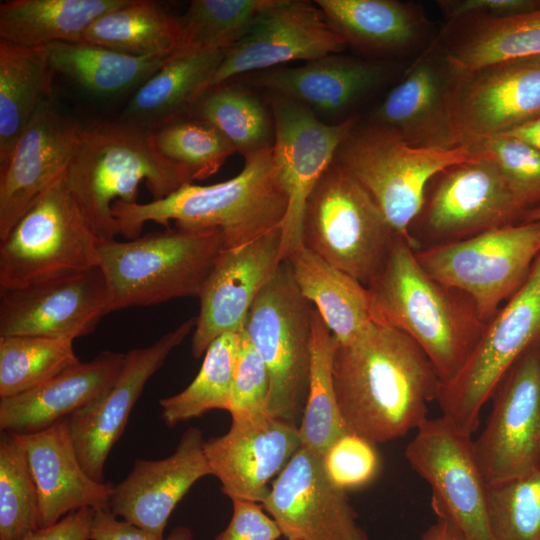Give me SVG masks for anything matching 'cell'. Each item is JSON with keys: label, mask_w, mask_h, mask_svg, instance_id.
<instances>
[{"label": "cell", "mask_w": 540, "mask_h": 540, "mask_svg": "<svg viewBox=\"0 0 540 540\" xmlns=\"http://www.w3.org/2000/svg\"><path fill=\"white\" fill-rule=\"evenodd\" d=\"M332 378L350 432L372 444L416 430L437 400L440 379L423 350L401 330L374 322L357 340L337 342Z\"/></svg>", "instance_id": "6da1fadb"}, {"label": "cell", "mask_w": 540, "mask_h": 540, "mask_svg": "<svg viewBox=\"0 0 540 540\" xmlns=\"http://www.w3.org/2000/svg\"><path fill=\"white\" fill-rule=\"evenodd\" d=\"M288 198L273 159V147L244 157L238 175L212 185L186 183L165 198L148 203L116 201L118 235L140 236L146 222L178 228L218 229L224 249L246 245L282 226Z\"/></svg>", "instance_id": "7a4b0ae2"}, {"label": "cell", "mask_w": 540, "mask_h": 540, "mask_svg": "<svg viewBox=\"0 0 540 540\" xmlns=\"http://www.w3.org/2000/svg\"><path fill=\"white\" fill-rule=\"evenodd\" d=\"M64 180L100 241L118 235L112 206L136 203L142 182L158 200L193 181L158 151L153 131L120 119L78 125Z\"/></svg>", "instance_id": "3957f363"}, {"label": "cell", "mask_w": 540, "mask_h": 540, "mask_svg": "<svg viewBox=\"0 0 540 540\" xmlns=\"http://www.w3.org/2000/svg\"><path fill=\"white\" fill-rule=\"evenodd\" d=\"M415 251L397 236L382 272L367 288L375 322L412 338L443 383L462 368L485 323L471 298L429 275Z\"/></svg>", "instance_id": "277c9868"}, {"label": "cell", "mask_w": 540, "mask_h": 540, "mask_svg": "<svg viewBox=\"0 0 540 540\" xmlns=\"http://www.w3.org/2000/svg\"><path fill=\"white\" fill-rule=\"evenodd\" d=\"M100 263L111 311L199 297L224 250L218 229H167L119 241L101 240Z\"/></svg>", "instance_id": "5b68a950"}, {"label": "cell", "mask_w": 540, "mask_h": 540, "mask_svg": "<svg viewBox=\"0 0 540 540\" xmlns=\"http://www.w3.org/2000/svg\"><path fill=\"white\" fill-rule=\"evenodd\" d=\"M481 157L471 145L415 148L381 125L357 122L334 161L369 193L396 234L419 250L410 229L428 184L442 170Z\"/></svg>", "instance_id": "8992f818"}, {"label": "cell", "mask_w": 540, "mask_h": 540, "mask_svg": "<svg viewBox=\"0 0 540 540\" xmlns=\"http://www.w3.org/2000/svg\"><path fill=\"white\" fill-rule=\"evenodd\" d=\"M397 236L369 193L333 161L307 199L303 245L369 287Z\"/></svg>", "instance_id": "52a82bcc"}, {"label": "cell", "mask_w": 540, "mask_h": 540, "mask_svg": "<svg viewBox=\"0 0 540 540\" xmlns=\"http://www.w3.org/2000/svg\"><path fill=\"white\" fill-rule=\"evenodd\" d=\"M312 309L284 260L257 295L244 326L268 371L269 414L296 427L310 382Z\"/></svg>", "instance_id": "ba28073f"}, {"label": "cell", "mask_w": 540, "mask_h": 540, "mask_svg": "<svg viewBox=\"0 0 540 540\" xmlns=\"http://www.w3.org/2000/svg\"><path fill=\"white\" fill-rule=\"evenodd\" d=\"M99 242L63 174L0 240V289L24 287L99 266Z\"/></svg>", "instance_id": "9c48e42d"}, {"label": "cell", "mask_w": 540, "mask_h": 540, "mask_svg": "<svg viewBox=\"0 0 540 540\" xmlns=\"http://www.w3.org/2000/svg\"><path fill=\"white\" fill-rule=\"evenodd\" d=\"M540 254V221L520 222L415 251L425 271L474 302L487 323L526 281Z\"/></svg>", "instance_id": "30bf717a"}, {"label": "cell", "mask_w": 540, "mask_h": 540, "mask_svg": "<svg viewBox=\"0 0 540 540\" xmlns=\"http://www.w3.org/2000/svg\"><path fill=\"white\" fill-rule=\"evenodd\" d=\"M540 338V254L518 291L485 323L479 340L459 372L440 383L442 416L472 435L480 413L522 355Z\"/></svg>", "instance_id": "8fae6325"}, {"label": "cell", "mask_w": 540, "mask_h": 540, "mask_svg": "<svg viewBox=\"0 0 540 540\" xmlns=\"http://www.w3.org/2000/svg\"><path fill=\"white\" fill-rule=\"evenodd\" d=\"M413 470L432 490L437 518L449 520L464 540H494L489 485L479 466L472 435L444 416L427 418L405 449Z\"/></svg>", "instance_id": "7c38bea8"}, {"label": "cell", "mask_w": 540, "mask_h": 540, "mask_svg": "<svg viewBox=\"0 0 540 540\" xmlns=\"http://www.w3.org/2000/svg\"><path fill=\"white\" fill-rule=\"evenodd\" d=\"M525 212L496 164L481 157L450 166L430 181L411 228L417 225L430 246L520 223Z\"/></svg>", "instance_id": "4fadbf2b"}, {"label": "cell", "mask_w": 540, "mask_h": 540, "mask_svg": "<svg viewBox=\"0 0 540 540\" xmlns=\"http://www.w3.org/2000/svg\"><path fill=\"white\" fill-rule=\"evenodd\" d=\"M274 119L273 159L288 198L283 220L281 259L303 245L302 227L307 199L325 170L334 161L337 148L356 125L349 117L325 123L301 103L270 93Z\"/></svg>", "instance_id": "5bb4252c"}, {"label": "cell", "mask_w": 540, "mask_h": 540, "mask_svg": "<svg viewBox=\"0 0 540 540\" xmlns=\"http://www.w3.org/2000/svg\"><path fill=\"white\" fill-rule=\"evenodd\" d=\"M476 457L489 486L534 470L540 464V338L517 359L499 384Z\"/></svg>", "instance_id": "9a60e30c"}, {"label": "cell", "mask_w": 540, "mask_h": 540, "mask_svg": "<svg viewBox=\"0 0 540 540\" xmlns=\"http://www.w3.org/2000/svg\"><path fill=\"white\" fill-rule=\"evenodd\" d=\"M449 106L460 145L505 134L540 116V56L457 72Z\"/></svg>", "instance_id": "2e32d148"}, {"label": "cell", "mask_w": 540, "mask_h": 540, "mask_svg": "<svg viewBox=\"0 0 540 540\" xmlns=\"http://www.w3.org/2000/svg\"><path fill=\"white\" fill-rule=\"evenodd\" d=\"M346 47L315 2L271 0L245 36L226 51L197 98L235 76L295 60L313 61Z\"/></svg>", "instance_id": "e0dca14e"}, {"label": "cell", "mask_w": 540, "mask_h": 540, "mask_svg": "<svg viewBox=\"0 0 540 540\" xmlns=\"http://www.w3.org/2000/svg\"><path fill=\"white\" fill-rule=\"evenodd\" d=\"M111 312L100 266L19 288L0 289V336L73 340Z\"/></svg>", "instance_id": "ac0fdd59"}, {"label": "cell", "mask_w": 540, "mask_h": 540, "mask_svg": "<svg viewBox=\"0 0 540 540\" xmlns=\"http://www.w3.org/2000/svg\"><path fill=\"white\" fill-rule=\"evenodd\" d=\"M287 540H369L345 490L329 479L322 456L301 446L262 503Z\"/></svg>", "instance_id": "d6986e66"}, {"label": "cell", "mask_w": 540, "mask_h": 540, "mask_svg": "<svg viewBox=\"0 0 540 540\" xmlns=\"http://www.w3.org/2000/svg\"><path fill=\"white\" fill-rule=\"evenodd\" d=\"M301 446L298 427L265 412L232 417L229 430L205 440L203 447L223 494L262 504L269 483Z\"/></svg>", "instance_id": "ffe728a7"}, {"label": "cell", "mask_w": 540, "mask_h": 540, "mask_svg": "<svg viewBox=\"0 0 540 540\" xmlns=\"http://www.w3.org/2000/svg\"><path fill=\"white\" fill-rule=\"evenodd\" d=\"M282 230L278 227L252 242L224 249L199 295L192 354H205L210 344L226 333L244 329L250 309L281 259Z\"/></svg>", "instance_id": "44dd1931"}, {"label": "cell", "mask_w": 540, "mask_h": 540, "mask_svg": "<svg viewBox=\"0 0 540 540\" xmlns=\"http://www.w3.org/2000/svg\"><path fill=\"white\" fill-rule=\"evenodd\" d=\"M193 327L195 318H190L152 345L125 353L122 370L113 386L98 400L66 419L78 459L94 480L104 482L106 460L123 434L144 386Z\"/></svg>", "instance_id": "7402d4cb"}, {"label": "cell", "mask_w": 540, "mask_h": 540, "mask_svg": "<svg viewBox=\"0 0 540 540\" xmlns=\"http://www.w3.org/2000/svg\"><path fill=\"white\" fill-rule=\"evenodd\" d=\"M78 125L62 116L50 98L40 104L8 160L0 165V240L65 173Z\"/></svg>", "instance_id": "603a6c76"}, {"label": "cell", "mask_w": 540, "mask_h": 540, "mask_svg": "<svg viewBox=\"0 0 540 540\" xmlns=\"http://www.w3.org/2000/svg\"><path fill=\"white\" fill-rule=\"evenodd\" d=\"M454 76L455 70L433 42L378 105L371 122L415 148L460 146L449 106Z\"/></svg>", "instance_id": "cb8c5ba5"}, {"label": "cell", "mask_w": 540, "mask_h": 540, "mask_svg": "<svg viewBox=\"0 0 540 540\" xmlns=\"http://www.w3.org/2000/svg\"><path fill=\"white\" fill-rule=\"evenodd\" d=\"M204 441L200 429L190 427L170 456L161 460L137 459L128 476L113 486L109 510L163 538L176 505L199 479L212 475Z\"/></svg>", "instance_id": "d4e9b609"}, {"label": "cell", "mask_w": 540, "mask_h": 540, "mask_svg": "<svg viewBox=\"0 0 540 540\" xmlns=\"http://www.w3.org/2000/svg\"><path fill=\"white\" fill-rule=\"evenodd\" d=\"M18 437L26 450L38 491L39 528L48 527L84 507L109 509L113 486L96 481L86 473L66 419Z\"/></svg>", "instance_id": "484cf974"}, {"label": "cell", "mask_w": 540, "mask_h": 540, "mask_svg": "<svg viewBox=\"0 0 540 540\" xmlns=\"http://www.w3.org/2000/svg\"><path fill=\"white\" fill-rule=\"evenodd\" d=\"M125 354L102 351L22 394L0 398V430L18 435L41 431L102 397L117 380Z\"/></svg>", "instance_id": "4316f807"}, {"label": "cell", "mask_w": 540, "mask_h": 540, "mask_svg": "<svg viewBox=\"0 0 540 540\" xmlns=\"http://www.w3.org/2000/svg\"><path fill=\"white\" fill-rule=\"evenodd\" d=\"M386 76L382 63L332 54L299 67L267 70L258 82L271 93L301 103L320 119L346 114Z\"/></svg>", "instance_id": "83f0119b"}, {"label": "cell", "mask_w": 540, "mask_h": 540, "mask_svg": "<svg viewBox=\"0 0 540 540\" xmlns=\"http://www.w3.org/2000/svg\"><path fill=\"white\" fill-rule=\"evenodd\" d=\"M347 46L375 55H398L423 44L430 23L423 9L397 0H316Z\"/></svg>", "instance_id": "f1b7e54d"}, {"label": "cell", "mask_w": 540, "mask_h": 540, "mask_svg": "<svg viewBox=\"0 0 540 540\" xmlns=\"http://www.w3.org/2000/svg\"><path fill=\"white\" fill-rule=\"evenodd\" d=\"M457 72L540 56V9L514 16L450 21L436 41Z\"/></svg>", "instance_id": "f546056e"}, {"label": "cell", "mask_w": 540, "mask_h": 540, "mask_svg": "<svg viewBox=\"0 0 540 540\" xmlns=\"http://www.w3.org/2000/svg\"><path fill=\"white\" fill-rule=\"evenodd\" d=\"M302 294L319 312L340 344L361 337L375 322L369 289L300 246L286 259Z\"/></svg>", "instance_id": "4dcf8cb0"}, {"label": "cell", "mask_w": 540, "mask_h": 540, "mask_svg": "<svg viewBox=\"0 0 540 540\" xmlns=\"http://www.w3.org/2000/svg\"><path fill=\"white\" fill-rule=\"evenodd\" d=\"M225 53L222 50L175 53L134 91L120 120L155 131L187 114Z\"/></svg>", "instance_id": "1f68e13d"}, {"label": "cell", "mask_w": 540, "mask_h": 540, "mask_svg": "<svg viewBox=\"0 0 540 540\" xmlns=\"http://www.w3.org/2000/svg\"><path fill=\"white\" fill-rule=\"evenodd\" d=\"M127 0H11L0 5V40L17 46L47 47L81 42L87 28Z\"/></svg>", "instance_id": "d6a6232c"}, {"label": "cell", "mask_w": 540, "mask_h": 540, "mask_svg": "<svg viewBox=\"0 0 540 540\" xmlns=\"http://www.w3.org/2000/svg\"><path fill=\"white\" fill-rule=\"evenodd\" d=\"M47 47L27 48L0 40V165L11 155L40 104L49 99Z\"/></svg>", "instance_id": "836d02e7"}, {"label": "cell", "mask_w": 540, "mask_h": 540, "mask_svg": "<svg viewBox=\"0 0 540 540\" xmlns=\"http://www.w3.org/2000/svg\"><path fill=\"white\" fill-rule=\"evenodd\" d=\"M47 50L52 70L100 97L136 90L174 55L134 56L86 42L53 43Z\"/></svg>", "instance_id": "e575fe53"}, {"label": "cell", "mask_w": 540, "mask_h": 540, "mask_svg": "<svg viewBox=\"0 0 540 540\" xmlns=\"http://www.w3.org/2000/svg\"><path fill=\"white\" fill-rule=\"evenodd\" d=\"M180 40L178 17L151 0L127 2L98 17L82 41L134 56L173 55Z\"/></svg>", "instance_id": "d590c367"}, {"label": "cell", "mask_w": 540, "mask_h": 540, "mask_svg": "<svg viewBox=\"0 0 540 540\" xmlns=\"http://www.w3.org/2000/svg\"><path fill=\"white\" fill-rule=\"evenodd\" d=\"M187 114L213 125L243 157L273 147L271 109L241 85L225 82L205 91Z\"/></svg>", "instance_id": "8d00e7d4"}, {"label": "cell", "mask_w": 540, "mask_h": 540, "mask_svg": "<svg viewBox=\"0 0 540 540\" xmlns=\"http://www.w3.org/2000/svg\"><path fill=\"white\" fill-rule=\"evenodd\" d=\"M336 345L337 340L313 306L310 382L298 430L302 446L320 456L338 438L350 432L333 385L332 361Z\"/></svg>", "instance_id": "74e56055"}, {"label": "cell", "mask_w": 540, "mask_h": 540, "mask_svg": "<svg viewBox=\"0 0 540 540\" xmlns=\"http://www.w3.org/2000/svg\"><path fill=\"white\" fill-rule=\"evenodd\" d=\"M237 339L238 333L215 339L194 380L181 392L159 400L165 425L174 427L214 409L229 412Z\"/></svg>", "instance_id": "f35d334b"}, {"label": "cell", "mask_w": 540, "mask_h": 540, "mask_svg": "<svg viewBox=\"0 0 540 540\" xmlns=\"http://www.w3.org/2000/svg\"><path fill=\"white\" fill-rule=\"evenodd\" d=\"M271 0H193L183 15L178 54L227 51L248 32Z\"/></svg>", "instance_id": "ab89813d"}, {"label": "cell", "mask_w": 540, "mask_h": 540, "mask_svg": "<svg viewBox=\"0 0 540 540\" xmlns=\"http://www.w3.org/2000/svg\"><path fill=\"white\" fill-rule=\"evenodd\" d=\"M79 362L73 340L0 336V398L33 389Z\"/></svg>", "instance_id": "60d3db41"}, {"label": "cell", "mask_w": 540, "mask_h": 540, "mask_svg": "<svg viewBox=\"0 0 540 540\" xmlns=\"http://www.w3.org/2000/svg\"><path fill=\"white\" fill-rule=\"evenodd\" d=\"M39 496L17 434L0 433V540H22L39 528Z\"/></svg>", "instance_id": "b9f144b4"}, {"label": "cell", "mask_w": 540, "mask_h": 540, "mask_svg": "<svg viewBox=\"0 0 540 540\" xmlns=\"http://www.w3.org/2000/svg\"><path fill=\"white\" fill-rule=\"evenodd\" d=\"M158 151L185 168L192 180L214 175L236 152L213 125L191 114L180 116L153 131Z\"/></svg>", "instance_id": "7bdbcfd3"}, {"label": "cell", "mask_w": 540, "mask_h": 540, "mask_svg": "<svg viewBox=\"0 0 540 540\" xmlns=\"http://www.w3.org/2000/svg\"><path fill=\"white\" fill-rule=\"evenodd\" d=\"M494 540H540V464L519 478L489 486Z\"/></svg>", "instance_id": "ee69618b"}, {"label": "cell", "mask_w": 540, "mask_h": 540, "mask_svg": "<svg viewBox=\"0 0 540 540\" xmlns=\"http://www.w3.org/2000/svg\"><path fill=\"white\" fill-rule=\"evenodd\" d=\"M493 161L526 211L540 206V150L511 136L498 135L471 144Z\"/></svg>", "instance_id": "f6af8a7d"}, {"label": "cell", "mask_w": 540, "mask_h": 540, "mask_svg": "<svg viewBox=\"0 0 540 540\" xmlns=\"http://www.w3.org/2000/svg\"><path fill=\"white\" fill-rule=\"evenodd\" d=\"M266 365L245 329L238 332L231 389V417L268 412ZM269 413V412H268Z\"/></svg>", "instance_id": "bcb514c9"}, {"label": "cell", "mask_w": 540, "mask_h": 540, "mask_svg": "<svg viewBox=\"0 0 540 540\" xmlns=\"http://www.w3.org/2000/svg\"><path fill=\"white\" fill-rule=\"evenodd\" d=\"M374 446L352 432L338 438L322 456L331 482L345 491L371 482L379 470V457Z\"/></svg>", "instance_id": "7dc6e473"}, {"label": "cell", "mask_w": 540, "mask_h": 540, "mask_svg": "<svg viewBox=\"0 0 540 540\" xmlns=\"http://www.w3.org/2000/svg\"><path fill=\"white\" fill-rule=\"evenodd\" d=\"M233 513L227 527L215 540H278L281 530L262 504L234 499Z\"/></svg>", "instance_id": "c3c4849f"}, {"label": "cell", "mask_w": 540, "mask_h": 540, "mask_svg": "<svg viewBox=\"0 0 540 540\" xmlns=\"http://www.w3.org/2000/svg\"><path fill=\"white\" fill-rule=\"evenodd\" d=\"M189 527L177 526L169 535L159 538L125 520H119L109 509H95L90 540H192Z\"/></svg>", "instance_id": "681fc988"}, {"label": "cell", "mask_w": 540, "mask_h": 540, "mask_svg": "<svg viewBox=\"0 0 540 540\" xmlns=\"http://www.w3.org/2000/svg\"><path fill=\"white\" fill-rule=\"evenodd\" d=\"M442 13L450 21L469 16L506 17L540 9V0H440Z\"/></svg>", "instance_id": "f907efd6"}, {"label": "cell", "mask_w": 540, "mask_h": 540, "mask_svg": "<svg viewBox=\"0 0 540 540\" xmlns=\"http://www.w3.org/2000/svg\"><path fill=\"white\" fill-rule=\"evenodd\" d=\"M95 509L84 507L72 511L56 523L38 528L22 540H90Z\"/></svg>", "instance_id": "816d5d0a"}, {"label": "cell", "mask_w": 540, "mask_h": 540, "mask_svg": "<svg viewBox=\"0 0 540 540\" xmlns=\"http://www.w3.org/2000/svg\"><path fill=\"white\" fill-rule=\"evenodd\" d=\"M421 540H464V538L449 520L437 518V521L423 533Z\"/></svg>", "instance_id": "f5cc1de1"}, {"label": "cell", "mask_w": 540, "mask_h": 540, "mask_svg": "<svg viewBox=\"0 0 540 540\" xmlns=\"http://www.w3.org/2000/svg\"><path fill=\"white\" fill-rule=\"evenodd\" d=\"M502 135L515 137L540 150V116Z\"/></svg>", "instance_id": "db71d44e"}, {"label": "cell", "mask_w": 540, "mask_h": 540, "mask_svg": "<svg viewBox=\"0 0 540 540\" xmlns=\"http://www.w3.org/2000/svg\"><path fill=\"white\" fill-rule=\"evenodd\" d=\"M540 221V206L526 211L521 222Z\"/></svg>", "instance_id": "11a10c76"}]
</instances>
